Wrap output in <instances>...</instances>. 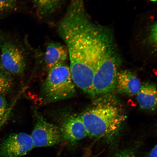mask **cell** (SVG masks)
I'll return each mask as SVG.
<instances>
[{"label":"cell","mask_w":157,"mask_h":157,"mask_svg":"<svg viewBox=\"0 0 157 157\" xmlns=\"http://www.w3.org/2000/svg\"><path fill=\"white\" fill-rule=\"evenodd\" d=\"M136 147H128L118 152L114 157H140Z\"/></svg>","instance_id":"cell-15"},{"label":"cell","mask_w":157,"mask_h":157,"mask_svg":"<svg viewBox=\"0 0 157 157\" xmlns=\"http://www.w3.org/2000/svg\"><path fill=\"white\" fill-rule=\"evenodd\" d=\"M7 103L3 95H0V125L3 124L7 109Z\"/></svg>","instance_id":"cell-16"},{"label":"cell","mask_w":157,"mask_h":157,"mask_svg":"<svg viewBox=\"0 0 157 157\" xmlns=\"http://www.w3.org/2000/svg\"><path fill=\"white\" fill-rule=\"evenodd\" d=\"M39 18L46 19L56 14L61 8L65 0H31Z\"/></svg>","instance_id":"cell-11"},{"label":"cell","mask_w":157,"mask_h":157,"mask_svg":"<svg viewBox=\"0 0 157 157\" xmlns=\"http://www.w3.org/2000/svg\"><path fill=\"white\" fill-rule=\"evenodd\" d=\"M88 136L96 138L110 136L118 131L126 117L117 103L98 101L80 115Z\"/></svg>","instance_id":"cell-1"},{"label":"cell","mask_w":157,"mask_h":157,"mask_svg":"<svg viewBox=\"0 0 157 157\" xmlns=\"http://www.w3.org/2000/svg\"><path fill=\"white\" fill-rule=\"evenodd\" d=\"M13 85L11 78L9 75L0 70V95L8 92Z\"/></svg>","instance_id":"cell-13"},{"label":"cell","mask_w":157,"mask_h":157,"mask_svg":"<svg viewBox=\"0 0 157 157\" xmlns=\"http://www.w3.org/2000/svg\"><path fill=\"white\" fill-rule=\"evenodd\" d=\"M70 67L64 63L48 70L43 87V94L47 102L61 101L71 98L75 93Z\"/></svg>","instance_id":"cell-3"},{"label":"cell","mask_w":157,"mask_h":157,"mask_svg":"<svg viewBox=\"0 0 157 157\" xmlns=\"http://www.w3.org/2000/svg\"><path fill=\"white\" fill-rule=\"evenodd\" d=\"M137 100L140 108L154 110L157 105V90L154 84L147 83L142 85L137 94Z\"/></svg>","instance_id":"cell-12"},{"label":"cell","mask_w":157,"mask_h":157,"mask_svg":"<svg viewBox=\"0 0 157 157\" xmlns=\"http://www.w3.org/2000/svg\"><path fill=\"white\" fill-rule=\"evenodd\" d=\"M142 85L136 75L128 70L117 72L116 87L119 93L129 96L137 95Z\"/></svg>","instance_id":"cell-10"},{"label":"cell","mask_w":157,"mask_h":157,"mask_svg":"<svg viewBox=\"0 0 157 157\" xmlns=\"http://www.w3.org/2000/svg\"><path fill=\"white\" fill-rule=\"evenodd\" d=\"M36 122L31 134L34 148L54 146L62 140L59 128L36 113Z\"/></svg>","instance_id":"cell-6"},{"label":"cell","mask_w":157,"mask_h":157,"mask_svg":"<svg viewBox=\"0 0 157 157\" xmlns=\"http://www.w3.org/2000/svg\"><path fill=\"white\" fill-rule=\"evenodd\" d=\"M117 47L112 49L102 60L94 74L91 95L109 93L116 87L117 68L119 61Z\"/></svg>","instance_id":"cell-5"},{"label":"cell","mask_w":157,"mask_h":157,"mask_svg":"<svg viewBox=\"0 0 157 157\" xmlns=\"http://www.w3.org/2000/svg\"><path fill=\"white\" fill-rule=\"evenodd\" d=\"M17 8V0H0V13L15 11Z\"/></svg>","instance_id":"cell-14"},{"label":"cell","mask_w":157,"mask_h":157,"mask_svg":"<svg viewBox=\"0 0 157 157\" xmlns=\"http://www.w3.org/2000/svg\"><path fill=\"white\" fill-rule=\"evenodd\" d=\"M150 1H151L152 2H156V0H149Z\"/></svg>","instance_id":"cell-18"},{"label":"cell","mask_w":157,"mask_h":157,"mask_svg":"<svg viewBox=\"0 0 157 157\" xmlns=\"http://www.w3.org/2000/svg\"><path fill=\"white\" fill-rule=\"evenodd\" d=\"M113 48L99 50L83 45L68 47L70 68L75 85L91 95L94 74L104 56Z\"/></svg>","instance_id":"cell-2"},{"label":"cell","mask_w":157,"mask_h":157,"mask_svg":"<svg viewBox=\"0 0 157 157\" xmlns=\"http://www.w3.org/2000/svg\"><path fill=\"white\" fill-rule=\"evenodd\" d=\"M44 50V63L48 70L65 63L68 56V50L65 45L58 42H48Z\"/></svg>","instance_id":"cell-9"},{"label":"cell","mask_w":157,"mask_h":157,"mask_svg":"<svg viewBox=\"0 0 157 157\" xmlns=\"http://www.w3.org/2000/svg\"><path fill=\"white\" fill-rule=\"evenodd\" d=\"M34 148L30 135L12 133L0 142V157H23Z\"/></svg>","instance_id":"cell-7"},{"label":"cell","mask_w":157,"mask_h":157,"mask_svg":"<svg viewBox=\"0 0 157 157\" xmlns=\"http://www.w3.org/2000/svg\"><path fill=\"white\" fill-rule=\"evenodd\" d=\"M0 41V68L9 75H18L26 68L27 49L18 39L2 37Z\"/></svg>","instance_id":"cell-4"},{"label":"cell","mask_w":157,"mask_h":157,"mask_svg":"<svg viewBox=\"0 0 157 157\" xmlns=\"http://www.w3.org/2000/svg\"><path fill=\"white\" fill-rule=\"evenodd\" d=\"M59 128L62 140L70 144H75L88 136L80 115H72L66 117Z\"/></svg>","instance_id":"cell-8"},{"label":"cell","mask_w":157,"mask_h":157,"mask_svg":"<svg viewBox=\"0 0 157 157\" xmlns=\"http://www.w3.org/2000/svg\"><path fill=\"white\" fill-rule=\"evenodd\" d=\"M147 157H157V146L156 145L147 155Z\"/></svg>","instance_id":"cell-17"}]
</instances>
